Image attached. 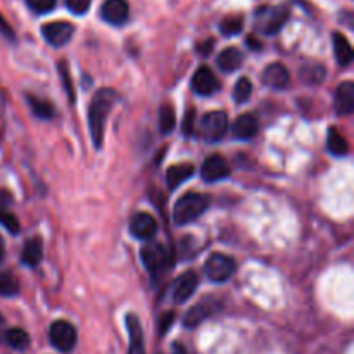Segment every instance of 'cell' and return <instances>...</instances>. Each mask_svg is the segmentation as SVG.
<instances>
[{
    "instance_id": "obj_1",
    "label": "cell",
    "mask_w": 354,
    "mask_h": 354,
    "mask_svg": "<svg viewBox=\"0 0 354 354\" xmlns=\"http://www.w3.org/2000/svg\"><path fill=\"white\" fill-rule=\"evenodd\" d=\"M120 95L116 90L113 88H102L93 95L92 102L88 107V128L90 137H92L95 149L102 147L104 142V131H106L107 118H109L111 111H113L114 104L118 102Z\"/></svg>"
},
{
    "instance_id": "obj_2",
    "label": "cell",
    "mask_w": 354,
    "mask_h": 354,
    "mask_svg": "<svg viewBox=\"0 0 354 354\" xmlns=\"http://www.w3.org/2000/svg\"><path fill=\"white\" fill-rule=\"evenodd\" d=\"M207 204H209V199L203 196V194H185V196H182L176 201L175 207H173V221L180 225V227L192 223L207 209Z\"/></svg>"
},
{
    "instance_id": "obj_3",
    "label": "cell",
    "mask_w": 354,
    "mask_h": 354,
    "mask_svg": "<svg viewBox=\"0 0 354 354\" xmlns=\"http://www.w3.org/2000/svg\"><path fill=\"white\" fill-rule=\"evenodd\" d=\"M289 19V9L286 6L261 7L256 12V28L265 35H275Z\"/></svg>"
},
{
    "instance_id": "obj_4",
    "label": "cell",
    "mask_w": 354,
    "mask_h": 354,
    "mask_svg": "<svg viewBox=\"0 0 354 354\" xmlns=\"http://www.w3.org/2000/svg\"><path fill=\"white\" fill-rule=\"evenodd\" d=\"M204 273L213 282H227L232 279L235 273V261L230 256L223 254V252H216L207 258L206 265H204Z\"/></svg>"
},
{
    "instance_id": "obj_5",
    "label": "cell",
    "mask_w": 354,
    "mask_h": 354,
    "mask_svg": "<svg viewBox=\"0 0 354 354\" xmlns=\"http://www.w3.org/2000/svg\"><path fill=\"white\" fill-rule=\"evenodd\" d=\"M48 337H50L52 346L61 353L71 351V349L76 346V341H78L76 328L73 327L69 322H64V320H57L50 325Z\"/></svg>"
},
{
    "instance_id": "obj_6",
    "label": "cell",
    "mask_w": 354,
    "mask_h": 354,
    "mask_svg": "<svg viewBox=\"0 0 354 354\" xmlns=\"http://www.w3.org/2000/svg\"><path fill=\"white\" fill-rule=\"evenodd\" d=\"M228 130V116L223 111H211L201 120V135L204 140L216 142L223 138Z\"/></svg>"
},
{
    "instance_id": "obj_7",
    "label": "cell",
    "mask_w": 354,
    "mask_h": 354,
    "mask_svg": "<svg viewBox=\"0 0 354 354\" xmlns=\"http://www.w3.org/2000/svg\"><path fill=\"white\" fill-rule=\"evenodd\" d=\"M140 258L144 266L147 268V272L151 273H159L168 263V251L162 244H158V242H149L144 248L140 249Z\"/></svg>"
},
{
    "instance_id": "obj_8",
    "label": "cell",
    "mask_w": 354,
    "mask_h": 354,
    "mask_svg": "<svg viewBox=\"0 0 354 354\" xmlns=\"http://www.w3.org/2000/svg\"><path fill=\"white\" fill-rule=\"evenodd\" d=\"M73 33H75V26L66 21H54V23H47L41 26V35L47 40V44L54 45V47H62L71 40Z\"/></svg>"
},
{
    "instance_id": "obj_9",
    "label": "cell",
    "mask_w": 354,
    "mask_h": 354,
    "mask_svg": "<svg viewBox=\"0 0 354 354\" xmlns=\"http://www.w3.org/2000/svg\"><path fill=\"white\" fill-rule=\"evenodd\" d=\"M228 175H230V166H228L227 159L220 154L206 158V161L203 162V168H201V176H203L204 182H218V180L227 178Z\"/></svg>"
},
{
    "instance_id": "obj_10",
    "label": "cell",
    "mask_w": 354,
    "mask_h": 354,
    "mask_svg": "<svg viewBox=\"0 0 354 354\" xmlns=\"http://www.w3.org/2000/svg\"><path fill=\"white\" fill-rule=\"evenodd\" d=\"M100 16L109 24L121 26L130 17V6L127 0H106L100 7Z\"/></svg>"
},
{
    "instance_id": "obj_11",
    "label": "cell",
    "mask_w": 354,
    "mask_h": 354,
    "mask_svg": "<svg viewBox=\"0 0 354 354\" xmlns=\"http://www.w3.org/2000/svg\"><path fill=\"white\" fill-rule=\"evenodd\" d=\"M192 90L197 95H211L220 90V82L207 66H201L192 78Z\"/></svg>"
},
{
    "instance_id": "obj_12",
    "label": "cell",
    "mask_w": 354,
    "mask_h": 354,
    "mask_svg": "<svg viewBox=\"0 0 354 354\" xmlns=\"http://www.w3.org/2000/svg\"><path fill=\"white\" fill-rule=\"evenodd\" d=\"M197 286H199V277L194 272H185L183 275H180L173 283V301L178 304L189 301L196 292Z\"/></svg>"
},
{
    "instance_id": "obj_13",
    "label": "cell",
    "mask_w": 354,
    "mask_h": 354,
    "mask_svg": "<svg viewBox=\"0 0 354 354\" xmlns=\"http://www.w3.org/2000/svg\"><path fill=\"white\" fill-rule=\"evenodd\" d=\"M130 232L133 237L147 241V239L154 237L158 232V221L149 213H135L130 221Z\"/></svg>"
},
{
    "instance_id": "obj_14",
    "label": "cell",
    "mask_w": 354,
    "mask_h": 354,
    "mask_svg": "<svg viewBox=\"0 0 354 354\" xmlns=\"http://www.w3.org/2000/svg\"><path fill=\"white\" fill-rule=\"evenodd\" d=\"M263 82H265V85L272 86V88H277V90L286 88V86H289V82H290L289 69H287L283 64H280V62L268 64L265 71H263Z\"/></svg>"
},
{
    "instance_id": "obj_15",
    "label": "cell",
    "mask_w": 354,
    "mask_h": 354,
    "mask_svg": "<svg viewBox=\"0 0 354 354\" xmlns=\"http://www.w3.org/2000/svg\"><path fill=\"white\" fill-rule=\"evenodd\" d=\"M335 111L337 114L342 116H348L354 111V83L353 82H344L337 86L335 90Z\"/></svg>"
},
{
    "instance_id": "obj_16",
    "label": "cell",
    "mask_w": 354,
    "mask_h": 354,
    "mask_svg": "<svg viewBox=\"0 0 354 354\" xmlns=\"http://www.w3.org/2000/svg\"><path fill=\"white\" fill-rule=\"evenodd\" d=\"M127 328L130 335V349L128 354H145L144 346V334H142V325L138 322L137 315L130 313L127 317Z\"/></svg>"
},
{
    "instance_id": "obj_17",
    "label": "cell",
    "mask_w": 354,
    "mask_h": 354,
    "mask_svg": "<svg viewBox=\"0 0 354 354\" xmlns=\"http://www.w3.org/2000/svg\"><path fill=\"white\" fill-rule=\"evenodd\" d=\"M259 130L258 120H256L252 114H242L235 120L232 131H234L235 138H241V140H249V138L254 137Z\"/></svg>"
},
{
    "instance_id": "obj_18",
    "label": "cell",
    "mask_w": 354,
    "mask_h": 354,
    "mask_svg": "<svg viewBox=\"0 0 354 354\" xmlns=\"http://www.w3.org/2000/svg\"><path fill=\"white\" fill-rule=\"evenodd\" d=\"M41 258H44V245H41L40 239H30V241L24 244L23 252H21V263L30 268L40 265Z\"/></svg>"
},
{
    "instance_id": "obj_19",
    "label": "cell",
    "mask_w": 354,
    "mask_h": 354,
    "mask_svg": "<svg viewBox=\"0 0 354 354\" xmlns=\"http://www.w3.org/2000/svg\"><path fill=\"white\" fill-rule=\"evenodd\" d=\"M242 61H244V55L242 52L239 50L237 47H228L218 55V68L225 73H232V71H237L241 68Z\"/></svg>"
},
{
    "instance_id": "obj_20",
    "label": "cell",
    "mask_w": 354,
    "mask_h": 354,
    "mask_svg": "<svg viewBox=\"0 0 354 354\" xmlns=\"http://www.w3.org/2000/svg\"><path fill=\"white\" fill-rule=\"evenodd\" d=\"M194 175V166L189 162H182V165H175L168 169L166 173V182L171 190H175L176 187L182 185L183 182L190 178Z\"/></svg>"
},
{
    "instance_id": "obj_21",
    "label": "cell",
    "mask_w": 354,
    "mask_h": 354,
    "mask_svg": "<svg viewBox=\"0 0 354 354\" xmlns=\"http://www.w3.org/2000/svg\"><path fill=\"white\" fill-rule=\"evenodd\" d=\"M334 52H335V59H337L341 68H346V66L351 64L353 55H354L353 47L351 44H349L348 38H346L342 33H334Z\"/></svg>"
},
{
    "instance_id": "obj_22",
    "label": "cell",
    "mask_w": 354,
    "mask_h": 354,
    "mask_svg": "<svg viewBox=\"0 0 354 354\" xmlns=\"http://www.w3.org/2000/svg\"><path fill=\"white\" fill-rule=\"evenodd\" d=\"M213 310L214 308H211L209 303L196 304V306L190 308V310L187 311L185 318H183V325L189 328L197 327V325L203 324L207 317H211V315H213Z\"/></svg>"
},
{
    "instance_id": "obj_23",
    "label": "cell",
    "mask_w": 354,
    "mask_h": 354,
    "mask_svg": "<svg viewBox=\"0 0 354 354\" xmlns=\"http://www.w3.org/2000/svg\"><path fill=\"white\" fill-rule=\"evenodd\" d=\"M327 147L334 156H346L349 152V144L344 135L337 128H330L327 135Z\"/></svg>"
},
{
    "instance_id": "obj_24",
    "label": "cell",
    "mask_w": 354,
    "mask_h": 354,
    "mask_svg": "<svg viewBox=\"0 0 354 354\" xmlns=\"http://www.w3.org/2000/svg\"><path fill=\"white\" fill-rule=\"evenodd\" d=\"M6 342L12 349L17 351H24L30 346V335L23 330V328H9L6 332Z\"/></svg>"
},
{
    "instance_id": "obj_25",
    "label": "cell",
    "mask_w": 354,
    "mask_h": 354,
    "mask_svg": "<svg viewBox=\"0 0 354 354\" xmlns=\"http://www.w3.org/2000/svg\"><path fill=\"white\" fill-rule=\"evenodd\" d=\"M28 104H30L33 114H37L41 120H50L54 116V107H52V104L48 100L38 99L35 95H28Z\"/></svg>"
},
{
    "instance_id": "obj_26",
    "label": "cell",
    "mask_w": 354,
    "mask_h": 354,
    "mask_svg": "<svg viewBox=\"0 0 354 354\" xmlns=\"http://www.w3.org/2000/svg\"><path fill=\"white\" fill-rule=\"evenodd\" d=\"M176 114L175 109H173L169 104H165V106L159 109V130H161L162 135L171 133L173 128H175Z\"/></svg>"
},
{
    "instance_id": "obj_27",
    "label": "cell",
    "mask_w": 354,
    "mask_h": 354,
    "mask_svg": "<svg viewBox=\"0 0 354 354\" xmlns=\"http://www.w3.org/2000/svg\"><path fill=\"white\" fill-rule=\"evenodd\" d=\"M19 292V280L9 272H0V296L12 297Z\"/></svg>"
},
{
    "instance_id": "obj_28",
    "label": "cell",
    "mask_w": 354,
    "mask_h": 354,
    "mask_svg": "<svg viewBox=\"0 0 354 354\" xmlns=\"http://www.w3.org/2000/svg\"><path fill=\"white\" fill-rule=\"evenodd\" d=\"M242 26H244V19L241 16H228L221 21L220 30L221 33L227 35V37H234V35L241 33Z\"/></svg>"
},
{
    "instance_id": "obj_29",
    "label": "cell",
    "mask_w": 354,
    "mask_h": 354,
    "mask_svg": "<svg viewBox=\"0 0 354 354\" xmlns=\"http://www.w3.org/2000/svg\"><path fill=\"white\" fill-rule=\"evenodd\" d=\"M251 93H252L251 80L245 78V76L239 78V82L235 83V88H234L235 100H237V102H245V100H249Z\"/></svg>"
},
{
    "instance_id": "obj_30",
    "label": "cell",
    "mask_w": 354,
    "mask_h": 354,
    "mask_svg": "<svg viewBox=\"0 0 354 354\" xmlns=\"http://www.w3.org/2000/svg\"><path fill=\"white\" fill-rule=\"evenodd\" d=\"M0 225H2L6 230H9L10 234H17V232H19V221H17V218L14 216L12 213H9V211L0 209Z\"/></svg>"
},
{
    "instance_id": "obj_31",
    "label": "cell",
    "mask_w": 354,
    "mask_h": 354,
    "mask_svg": "<svg viewBox=\"0 0 354 354\" xmlns=\"http://www.w3.org/2000/svg\"><path fill=\"white\" fill-rule=\"evenodd\" d=\"M26 3L37 14H47L55 7V0H26Z\"/></svg>"
},
{
    "instance_id": "obj_32",
    "label": "cell",
    "mask_w": 354,
    "mask_h": 354,
    "mask_svg": "<svg viewBox=\"0 0 354 354\" xmlns=\"http://www.w3.org/2000/svg\"><path fill=\"white\" fill-rule=\"evenodd\" d=\"M59 73H61V78H62V86L66 88V92H68L69 95V100H75V90H73V85H71V76H69V69H68V64L66 62H61L59 64Z\"/></svg>"
},
{
    "instance_id": "obj_33",
    "label": "cell",
    "mask_w": 354,
    "mask_h": 354,
    "mask_svg": "<svg viewBox=\"0 0 354 354\" xmlns=\"http://www.w3.org/2000/svg\"><path fill=\"white\" fill-rule=\"evenodd\" d=\"M304 73H310V75H303L308 83H320L325 78V69L322 66H310L304 69Z\"/></svg>"
},
{
    "instance_id": "obj_34",
    "label": "cell",
    "mask_w": 354,
    "mask_h": 354,
    "mask_svg": "<svg viewBox=\"0 0 354 354\" xmlns=\"http://www.w3.org/2000/svg\"><path fill=\"white\" fill-rule=\"evenodd\" d=\"M64 2L73 14H85L90 7V0H64Z\"/></svg>"
},
{
    "instance_id": "obj_35",
    "label": "cell",
    "mask_w": 354,
    "mask_h": 354,
    "mask_svg": "<svg viewBox=\"0 0 354 354\" xmlns=\"http://www.w3.org/2000/svg\"><path fill=\"white\" fill-rule=\"evenodd\" d=\"M194 124H196V109L190 107L185 113V118H183V133H185L187 137L194 135Z\"/></svg>"
},
{
    "instance_id": "obj_36",
    "label": "cell",
    "mask_w": 354,
    "mask_h": 354,
    "mask_svg": "<svg viewBox=\"0 0 354 354\" xmlns=\"http://www.w3.org/2000/svg\"><path fill=\"white\" fill-rule=\"evenodd\" d=\"M173 320H175V315H173L171 311H168V313L162 315L161 320H159V332H161V334H166V332H168V328L171 327Z\"/></svg>"
},
{
    "instance_id": "obj_37",
    "label": "cell",
    "mask_w": 354,
    "mask_h": 354,
    "mask_svg": "<svg viewBox=\"0 0 354 354\" xmlns=\"http://www.w3.org/2000/svg\"><path fill=\"white\" fill-rule=\"evenodd\" d=\"M0 33H2L3 37L7 38V40H14V31H12V28H10V24L7 23L6 17H3L2 14H0Z\"/></svg>"
},
{
    "instance_id": "obj_38",
    "label": "cell",
    "mask_w": 354,
    "mask_h": 354,
    "mask_svg": "<svg viewBox=\"0 0 354 354\" xmlns=\"http://www.w3.org/2000/svg\"><path fill=\"white\" fill-rule=\"evenodd\" d=\"M10 201H12L10 194L6 192V190H0V207H6Z\"/></svg>"
},
{
    "instance_id": "obj_39",
    "label": "cell",
    "mask_w": 354,
    "mask_h": 354,
    "mask_svg": "<svg viewBox=\"0 0 354 354\" xmlns=\"http://www.w3.org/2000/svg\"><path fill=\"white\" fill-rule=\"evenodd\" d=\"M173 354H187V351L182 344H175L173 346Z\"/></svg>"
},
{
    "instance_id": "obj_40",
    "label": "cell",
    "mask_w": 354,
    "mask_h": 354,
    "mask_svg": "<svg viewBox=\"0 0 354 354\" xmlns=\"http://www.w3.org/2000/svg\"><path fill=\"white\" fill-rule=\"evenodd\" d=\"M3 252H6V249H3V241H2V237H0V261H2V258H3Z\"/></svg>"
},
{
    "instance_id": "obj_41",
    "label": "cell",
    "mask_w": 354,
    "mask_h": 354,
    "mask_svg": "<svg viewBox=\"0 0 354 354\" xmlns=\"http://www.w3.org/2000/svg\"><path fill=\"white\" fill-rule=\"evenodd\" d=\"M2 324H3V318H2V315H0V327H2Z\"/></svg>"
}]
</instances>
